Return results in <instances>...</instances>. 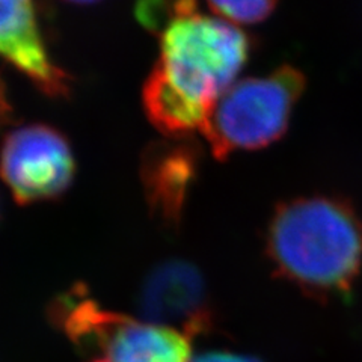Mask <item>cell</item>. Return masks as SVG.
Wrapping results in <instances>:
<instances>
[{"label": "cell", "mask_w": 362, "mask_h": 362, "mask_svg": "<svg viewBox=\"0 0 362 362\" xmlns=\"http://www.w3.org/2000/svg\"><path fill=\"white\" fill-rule=\"evenodd\" d=\"M160 54L144 86V107L171 139L202 133L219 98L243 70L251 40L233 23L201 14L197 0L157 32Z\"/></svg>", "instance_id": "obj_1"}, {"label": "cell", "mask_w": 362, "mask_h": 362, "mask_svg": "<svg viewBox=\"0 0 362 362\" xmlns=\"http://www.w3.org/2000/svg\"><path fill=\"white\" fill-rule=\"evenodd\" d=\"M275 275L320 302L349 300L362 267V222L338 195L279 202L266 231Z\"/></svg>", "instance_id": "obj_2"}, {"label": "cell", "mask_w": 362, "mask_h": 362, "mask_svg": "<svg viewBox=\"0 0 362 362\" xmlns=\"http://www.w3.org/2000/svg\"><path fill=\"white\" fill-rule=\"evenodd\" d=\"M305 88L307 77L293 65L234 83L219 98L201 133L211 154L223 160L235 151H254L278 142L288 130Z\"/></svg>", "instance_id": "obj_3"}, {"label": "cell", "mask_w": 362, "mask_h": 362, "mask_svg": "<svg viewBox=\"0 0 362 362\" xmlns=\"http://www.w3.org/2000/svg\"><path fill=\"white\" fill-rule=\"evenodd\" d=\"M49 313L52 323L78 350L97 352L103 362H192L186 335L101 308L83 288L61 294Z\"/></svg>", "instance_id": "obj_4"}, {"label": "cell", "mask_w": 362, "mask_h": 362, "mask_svg": "<svg viewBox=\"0 0 362 362\" xmlns=\"http://www.w3.org/2000/svg\"><path fill=\"white\" fill-rule=\"evenodd\" d=\"M76 173L65 136L44 124L11 132L0 150V177L18 204L49 201L70 187Z\"/></svg>", "instance_id": "obj_5"}, {"label": "cell", "mask_w": 362, "mask_h": 362, "mask_svg": "<svg viewBox=\"0 0 362 362\" xmlns=\"http://www.w3.org/2000/svg\"><path fill=\"white\" fill-rule=\"evenodd\" d=\"M138 308L148 323L171 327L189 339L214 327L206 279L195 264L185 259H168L146 275Z\"/></svg>", "instance_id": "obj_6"}, {"label": "cell", "mask_w": 362, "mask_h": 362, "mask_svg": "<svg viewBox=\"0 0 362 362\" xmlns=\"http://www.w3.org/2000/svg\"><path fill=\"white\" fill-rule=\"evenodd\" d=\"M0 58L16 66L44 94H68V76L50 58L33 0H0Z\"/></svg>", "instance_id": "obj_7"}, {"label": "cell", "mask_w": 362, "mask_h": 362, "mask_svg": "<svg viewBox=\"0 0 362 362\" xmlns=\"http://www.w3.org/2000/svg\"><path fill=\"white\" fill-rule=\"evenodd\" d=\"M199 153L189 139L150 145L142 158V183L148 206L166 225H177L198 173Z\"/></svg>", "instance_id": "obj_8"}, {"label": "cell", "mask_w": 362, "mask_h": 362, "mask_svg": "<svg viewBox=\"0 0 362 362\" xmlns=\"http://www.w3.org/2000/svg\"><path fill=\"white\" fill-rule=\"evenodd\" d=\"M219 18L233 25H257L274 13L278 0H207Z\"/></svg>", "instance_id": "obj_9"}, {"label": "cell", "mask_w": 362, "mask_h": 362, "mask_svg": "<svg viewBox=\"0 0 362 362\" xmlns=\"http://www.w3.org/2000/svg\"><path fill=\"white\" fill-rule=\"evenodd\" d=\"M192 362H262L254 356L240 355V354H233V352H207L197 356Z\"/></svg>", "instance_id": "obj_10"}, {"label": "cell", "mask_w": 362, "mask_h": 362, "mask_svg": "<svg viewBox=\"0 0 362 362\" xmlns=\"http://www.w3.org/2000/svg\"><path fill=\"white\" fill-rule=\"evenodd\" d=\"M11 117H13V106L9 105L5 86L0 82V127H4L6 122H9Z\"/></svg>", "instance_id": "obj_11"}, {"label": "cell", "mask_w": 362, "mask_h": 362, "mask_svg": "<svg viewBox=\"0 0 362 362\" xmlns=\"http://www.w3.org/2000/svg\"><path fill=\"white\" fill-rule=\"evenodd\" d=\"M66 2H73V4H93V2H97V0H66Z\"/></svg>", "instance_id": "obj_12"}, {"label": "cell", "mask_w": 362, "mask_h": 362, "mask_svg": "<svg viewBox=\"0 0 362 362\" xmlns=\"http://www.w3.org/2000/svg\"><path fill=\"white\" fill-rule=\"evenodd\" d=\"M95 362H103V361H95Z\"/></svg>", "instance_id": "obj_13"}]
</instances>
